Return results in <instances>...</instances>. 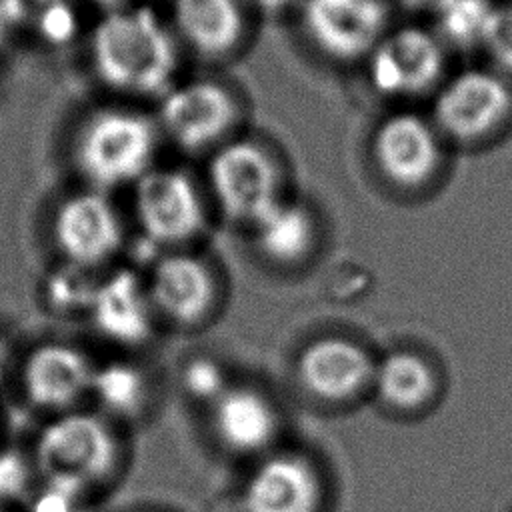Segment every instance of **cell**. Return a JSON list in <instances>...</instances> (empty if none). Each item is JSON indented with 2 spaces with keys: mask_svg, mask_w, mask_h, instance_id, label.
<instances>
[{
  "mask_svg": "<svg viewBox=\"0 0 512 512\" xmlns=\"http://www.w3.org/2000/svg\"><path fill=\"white\" fill-rule=\"evenodd\" d=\"M90 310L98 330L120 344H138L148 338L152 304L148 290L130 270H120L94 288Z\"/></svg>",
  "mask_w": 512,
  "mask_h": 512,
  "instance_id": "obj_16",
  "label": "cell"
},
{
  "mask_svg": "<svg viewBox=\"0 0 512 512\" xmlns=\"http://www.w3.org/2000/svg\"><path fill=\"white\" fill-rule=\"evenodd\" d=\"M144 236L154 244H180L204 226V204L194 180L178 168H150L134 192Z\"/></svg>",
  "mask_w": 512,
  "mask_h": 512,
  "instance_id": "obj_6",
  "label": "cell"
},
{
  "mask_svg": "<svg viewBox=\"0 0 512 512\" xmlns=\"http://www.w3.org/2000/svg\"><path fill=\"white\" fill-rule=\"evenodd\" d=\"M148 298L154 310L176 324H196L214 304L212 270L192 254H166L150 274Z\"/></svg>",
  "mask_w": 512,
  "mask_h": 512,
  "instance_id": "obj_14",
  "label": "cell"
},
{
  "mask_svg": "<svg viewBox=\"0 0 512 512\" xmlns=\"http://www.w3.org/2000/svg\"><path fill=\"white\" fill-rule=\"evenodd\" d=\"M208 178L220 210L236 222L252 226L280 202L278 166L258 142L232 140L218 146Z\"/></svg>",
  "mask_w": 512,
  "mask_h": 512,
  "instance_id": "obj_4",
  "label": "cell"
},
{
  "mask_svg": "<svg viewBox=\"0 0 512 512\" xmlns=\"http://www.w3.org/2000/svg\"><path fill=\"white\" fill-rule=\"evenodd\" d=\"M250 4H254L256 8H260V10H264V12H270V14H274V12H282V10H286L288 6H292L296 0H248Z\"/></svg>",
  "mask_w": 512,
  "mask_h": 512,
  "instance_id": "obj_26",
  "label": "cell"
},
{
  "mask_svg": "<svg viewBox=\"0 0 512 512\" xmlns=\"http://www.w3.org/2000/svg\"><path fill=\"white\" fill-rule=\"evenodd\" d=\"M378 396L398 410H414L430 400L436 378L430 364L416 352L396 350L386 354L372 372Z\"/></svg>",
  "mask_w": 512,
  "mask_h": 512,
  "instance_id": "obj_20",
  "label": "cell"
},
{
  "mask_svg": "<svg viewBox=\"0 0 512 512\" xmlns=\"http://www.w3.org/2000/svg\"><path fill=\"white\" fill-rule=\"evenodd\" d=\"M92 390L108 410L116 414H132L144 402L146 384L134 366L110 364L96 370Z\"/></svg>",
  "mask_w": 512,
  "mask_h": 512,
  "instance_id": "obj_22",
  "label": "cell"
},
{
  "mask_svg": "<svg viewBox=\"0 0 512 512\" xmlns=\"http://www.w3.org/2000/svg\"><path fill=\"white\" fill-rule=\"evenodd\" d=\"M236 120V102L218 82L192 80L162 94L160 124L170 140L188 152L220 142Z\"/></svg>",
  "mask_w": 512,
  "mask_h": 512,
  "instance_id": "obj_9",
  "label": "cell"
},
{
  "mask_svg": "<svg viewBox=\"0 0 512 512\" xmlns=\"http://www.w3.org/2000/svg\"><path fill=\"white\" fill-rule=\"evenodd\" d=\"M494 4L490 0H440L436 14V36L456 48L480 46L484 26Z\"/></svg>",
  "mask_w": 512,
  "mask_h": 512,
  "instance_id": "obj_21",
  "label": "cell"
},
{
  "mask_svg": "<svg viewBox=\"0 0 512 512\" xmlns=\"http://www.w3.org/2000/svg\"><path fill=\"white\" fill-rule=\"evenodd\" d=\"M54 242L76 266L106 262L122 244V222L112 202L98 192L74 194L60 204L52 224Z\"/></svg>",
  "mask_w": 512,
  "mask_h": 512,
  "instance_id": "obj_11",
  "label": "cell"
},
{
  "mask_svg": "<svg viewBox=\"0 0 512 512\" xmlns=\"http://www.w3.org/2000/svg\"><path fill=\"white\" fill-rule=\"evenodd\" d=\"M212 416L216 436L236 452L262 450L276 432L274 408L250 388H226L214 402Z\"/></svg>",
  "mask_w": 512,
  "mask_h": 512,
  "instance_id": "obj_18",
  "label": "cell"
},
{
  "mask_svg": "<svg viewBox=\"0 0 512 512\" xmlns=\"http://www.w3.org/2000/svg\"><path fill=\"white\" fill-rule=\"evenodd\" d=\"M480 48L498 74H512V4H494L482 32Z\"/></svg>",
  "mask_w": 512,
  "mask_h": 512,
  "instance_id": "obj_23",
  "label": "cell"
},
{
  "mask_svg": "<svg viewBox=\"0 0 512 512\" xmlns=\"http://www.w3.org/2000/svg\"><path fill=\"white\" fill-rule=\"evenodd\" d=\"M512 110V90L496 70L468 68L452 76L434 100V122L440 132L472 142L496 130Z\"/></svg>",
  "mask_w": 512,
  "mask_h": 512,
  "instance_id": "obj_5",
  "label": "cell"
},
{
  "mask_svg": "<svg viewBox=\"0 0 512 512\" xmlns=\"http://www.w3.org/2000/svg\"><path fill=\"white\" fill-rule=\"evenodd\" d=\"M258 250L272 262L294 264L302 260L316 240V224L310 212L296 202H278L254 224Z\"/></svg>",
  "mask_w": 512,
  "mask_h": 512,
  "instance_id": "obj_19",
  "label": "cell"
},
{
  "mask_svg": "<svg viewBox=\"0 0 512 512\" xmlns=\"http://www.w3.org/2000/svg\"><path fill=\"white\" fill-rule=\"evenodd\" d=\"M90 2H94V4L100 6V8H104L106 12L120 10V8H124V4H126V0H90Z\"/></svg>",
  "mask_w": 512,
  "mask_h": 512,
  "instance_id": "obj_27",
  "label": "cell"
},
{
  "mask_svg": "<svg viewBox=\"0 0 512 512\" xmlns=\"http://www.w3.org/2000/svg\"><path fill=\"white\" fill-rule=\"evenodd\" d=\"M184 390L200 402H216L226 392L220 366L210 358H194L182 370Z\"/></svg>",
  "mask_w": 512,
  "mask_h": 512,
  "instance_id": "obj_24",
  "label": "cell"
},
{
  "mask_svg": "<svg viewBox=\"0 0 512 512\" xmlns=\"http://www.w3.org/2000/svg\"><path fill=\"white\" fill-rule=\"evenodd\" d=\"M382 0H304L302 26L310 42L328 58L352 62L368 58L386 34Z\"/></svg>",
  "mask_w": 512,
  "mask_h": 512,
  "instance_id": "obj_8",
  "label": "cell"
},
{
  "mask_svg": "<svg viewBox=\"0 0 512 512\" xmlns=\"http://www.w3.org/2000/svg\"><path fill=\"white\" fill-rule=\"evenodd\" d=\"M90 56L106 86L138 96H162L178 68L174 36L144 6L106 12L92 32Z\"/></svg>",
  "mask_w": 512,
  "mask_h": 512,
  "instance_id": "obj_1",
  "label": "cell"
},
{
  "mask_svg": "<svg viewBox=\"0 0 512 512\" xmlns=\"http://www.w3.org/2000/svg\"><path fill=\"white\" fill-rule=\"evenodd\" d=\"M94 374L96 368L82 350L50 342L28 354L22 366V390L36 408L64 414L92 390Z\"/></svg>",
  "mask_w": 512,
  "mask_h": 512,
  "instance_id": "obj_12",
  "label": "cell"
},
{
  "mask_svg": "<svg viewBox=\"0 0 512 512\" xmlns=\"http://www.w3.org/2000/svg\"><path fill=\"white\" fill-rule=\"evenodd\" d=\"M404 2L410 4V6H414V8H428V10H434L440 0H404Z\"/></svg>",
  "mask_w": 512,
  "mask_h": 512,
  "instance_id": "obj_28",
  "label": "cell"
},
{
  "mask_svg": "<svg viewBox=\"0 0 512 512\" xmlns=\"http://www.w3.org/2000/svg\"><path fill=\"white\" fill-rule=\"evenodd\" d=\"M74 24H76L74 12L70 10V6L62 4L60 0H52L50 4H46L38 16L40 32L50 42L70 40L74 34Z\"/></svg>",
  "mask_w": 512,
  "mask_h": 512,
  "instance_id": "obj_25",
  "label": "cell"
},
{
  "mask_svg": "<svg viewBox=\"0 0 512 512\" xmlns=\"http://www.w3.org/2000/svg\"><path fill=\"white\" fill-rule=\"evenodd\" d=\"M36 470L52 486L80 494L116 464L118 446L110 426L96 414H58L36 440Z\"/></svg>",
  "mask_w": 512,
  "mask_h": 512,
  "instance_id": "obj_3",
  "label": "cell"
},
{
  "mask_svg": "<svg viewBox=\"0 0 512 512\" xmlns=\"http://www.w3.org/2000/svg\"><path fill=\"white\" fill-rule=\"evenodd\" d=\"M442 68V40L420 26H402L384 34L368 56L374 90L390 98H408L430 90Z\"/></svg>",
  "mask_w": 512,
  "mask_h": 512,
  "instance_id": "obj_7",
  "label": "cell"
},
{
  "mask_svg": "<svg viewBox=\"0 0 512 512\" xmlns=\"http://www.w3.org/2000/svg\"><path fill=\"white\" fill-rule=\"evenodd\" d=\"M374 366L364 348L340 336H322L306 344L296 360L302 386L326 402H342L358 394L372 378Z\"/></svg>",
  "mask_w": 512,
  "mask_h": 512,
  "instance_id": "obj_13",
  "label": "cell"
},
{
  "mask_svg": "<svg viewBox=\"0 0 512 512\" xmlns=\"http://www.w3.org/2000/svg\"><path fill=\"white\" fill-rule=\"evenodd\" d=\"M154 150L156 130L146 116L104 108L80 128L74 156L82 174L98 190H108L138 182L150 170Z\"/></svg>",
  "mask_w": 512,
  "mask_h": 512,
  "instance_id": "obj_2",
  "label": "cell"
},
{
  "mask_svg": "<svg viewBox=\"0 0 512 512\" xmlns=\"http://www.w3.org/2000/svg\"><path fill=\"white\" fill-rule=\"evenodd\" d=\"M372 156L388 182L400 188H418L440 166V138L426 118L414 112H396L376 126Z\"/></svg>",
  "mask_w": 512,
  "mask_h": 512,
  "instance_id": "obj_10",
  "label": "cell"
},
{
  "mask_svg": "<svg viewBox=\"0 0 512 512\" xmlns=\"http://www.w3.org/2000/svg\"><path fill=\"white\" fill-rule=\"evenodd\" d=\"M178 34L204 56H222L244 36V14L238 0H174Z\"/></svg>",
  "mask_w": 512,
  "mask_h": 512,
  "instance_id": "obj_17",
  "label": "cell"
},
{
  "mask_svg": "<svg viewBox=\"0 0 512 512\" xmlns=\"http://www.w3.org/2000/svg\"><path fill=\"white\" fill-rule=\"evenodd\" d=\"M318 478L296 456H272L256 466L244 488L246 512H316Z\"/></svg>",
  "mask_w": 512,
  "mask_h": 512,
  "instance_id": "obj_15",
  "label": "cell"
}]
</instances>
